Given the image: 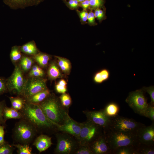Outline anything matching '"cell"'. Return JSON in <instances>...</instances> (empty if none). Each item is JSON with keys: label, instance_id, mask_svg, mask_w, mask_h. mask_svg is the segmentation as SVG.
<instances>
[{"label": "cell", "instance_id": "1", "mask_svg": "<svg viewBox=\"0 0 154 154\" xmlns=\"http://www.w3.org/2000/svg\"><path fill=\"white\" fill-rule=\"evenodd\" d=\"M20 112L23 118L32 124L37 132L41 129H51L55 126L46 117L38 104L25 101L24 106Z\"/></svg>", "mask_w": 154, "mask_h": 154}, {"label": "cell", "instance_id": "2", "mask_svg": "<svg viewBox=\"0 0 154 154\" xmlns=\"http://www.w3.org/2000/svg\"><path fill=\"white\" fill-rule=\"evenodd\" d=\"M38 105L46 117L55 126L56 124L63 123L68 114L54 96L50 94Z\"/></svg>", "mask_w": 154, "mask_h": 154}, {"label": "cell", "instance_id": "3", "mask_svg": "<svg viewBox=\"0 0 154 154\" xmlns=\"http://www.w3.org/2000/svg\"><path fill=\"white\" fill-rule=\"evenodd\" d=\"M107 141L112 151L123 146H135L138 143L135 133L129 131L108 129L105 132Z\"/></svg>", "mask_w": 154, "mask_h": 154}, {"label": "cell", "instance_id": "4", "mask_svg": "<svg viewBox=\"0 0 154 154\" xmlns=\"http://www.w3.org/2000/svg\"><path fill=\"white\" fill-rule=\"evenodd\" d=\"M37 132L32 124L22 118L15 123L13 130V137L18 143L29 145Z\"/></svg>", "mask_w": 154, "mask_h": 154}, {"label": "cell", "instance_id": "5", "mask_svg": "<svg viewBox=\"0 0 154 154\" xmlns=\"http://www.w3.org/2000/svg\"><path fill=\"white\" fill-rule=\"evenodd\" d=\"M105 134L104 129L88 121L82 123L81 128L78 139L82 145L89 146L101 136Z\"/></svg>", "mask_w": 154, "mask_h": 154}, {"label": "cell", "instance_id": "6", "mask_svg": "<svg viewBox=\"0 0 154 154\" xmlns=\"http://www.w3.org/2000/svg\"><path fill=\"white\" fill-rule=\"evenodd\" d=\"M145 125L144 124L138 122L133 119L124 117L118 115L110 118V122L108 129L129 131L136 134L139 128Z\"/></svg>", "mask_w": 154, "mask_h": 154}, {"label": "cell", "instance_id": "7", "mask_svg": "<svg viewBox=\"0 0 154 154\" xmlns=\"http://www.w3.org/2000/svg\"><path fill=\"white\" fill-rule=\"evenodd\" d=\"M26 79L19 65H16L11 76L6 79L8 91L21 96L23 92Z\"/></svg>", "mask_w": 154, "mask_h": 154}, {"label": "cell", "instance_id": "8", "mask_svg": "<svg viewBox=\"0 0 154 154\" xmlns=\"http://www.w3.org/2000/svg\"><path fill=\"white\" fill-rule=\"evenodd\" d=\"M142 88L130 92L125 100L135 113L143 116L149 104Z\"/></svg>", "mask_w": 154, "mask_h": 154}, {"label": "cell", "instance_id": "9", "mask_svg": "<svg viewBox=\"0 0 154 154\" xmlns=\"http://www.w3.org/2000/svg\"><path fill=\"white\" fill-rule=\"evenodd\" d=\"M46 80L41 77H28L26 79L21 96L25 100L32 96L47 89Z\"/></svg>", "mask_w": 154, "mask_h": 154}, {"label": "cell", "instance_id": "10", "mask_svg": "<svg viewBox=\"0 0 154 154\" xmlns=\"http://www.w3.org/2000/svg\"><path fill=\"white\" fill-rule=\"evenodd\" d=\"M57 144L55 149L56 153L68 154L72 153L76 147L75 141L70 136L64 134L56 135Z\"/></svg>", "mask_w": 154, "mask_h": 154}, {"label": "cell", "instance_id": "11", "mask_svg": "<svg viewBox=\"0 0 154 154\" xmlns=\"http://www.w3.org/2000/svg\"><path fill=\"white\" fill-rule=\"evenodd\" d=\"M84 114L88 120L102 127L105 132L108 129L110 118L106 114L103 109L98 111H86Z\"/></svg>", "mask_w": 154, "mask_h": 154}, {"label": "cell", "instance_id": "12", "mask_svg": "<svg viewBox=\"0 0 154 154\" xmlns=\"http://www.w3.org/2000/svg\"><path fill=\"white\" fill-rule=\"evenodd\" d=\"M55 126L59 130L72 135L78 139L81 129L82 123L76 122L68 114L62 124H56Z\"/></svg>", "mask_w": 154, "mask_h": 154}, {"label": "cell", "instance_id": "13", "mask_svg": "<svg viewBox=\"0 0 154 154\" xmlns=\"http://www.w3.org/2000/svg\"><path fill=\"white\" fill-rule=\"evenodd\" d=\"M136 136L140 143L154 146V122L149 126L145 125L137 131Z\"/></svg>", "mask_w": 154, "mask_h": 154}, {"label": "cell", "instance_id": "14", "mask_svg": "<svg viewBox=\"0 0 154 154\" xmlns=\"http://www.w3.org/2000/svg\"><path fill=\"white\" fill-rule=\"evenodd\" d=\"M89 146L93 154H112L105 134L98 138Z\"/></svg>", "mask_w": 154, "mask_h": 154}, {"label": "cell", "instance_id": "15", "mask_svg": "<svg viewBox=\"0 0 154 154\" xmlns=\"http://www.w3.org/2000/svg\"><path fill=\"white\" fill-rule=\"evenodd\" d=\"M45 0H3V2L13 9H24L37 6Z\"/></svg>", "mask_w": 154, "mask_h": 154}, {"label": "cell", "instance_id": "16", "mask_svg": "<svg viewBox=\"0 0 154 154\" xmlns=\"http://www.w3.org/2000/svg\"><path fill=\"white\" fill-rule=\"evenodd\" d=\"M52 144L50 137L46 135L41 134L36 138L33 145L40 153L47 149Z\"/></svg>", "mask_w": 154, "mask_h": 154}, {"label": "cell", "instance_id": "17", "mask_svg": "<svg viewBox=\"0 0 154 154\" xmlns=\"http://www.w3.org/2000/svg\"><path fill=\"white\" fill-rule=\"evenodd\" d=\"M50 94L49 90L47 89L32 96L26 99L25 101L30 103L38 104L46 99Z\"/></svg>", "mask_w": 154, "mask_h": 154}, {"label": "cell", "instance_id": "18", "mask_svg": "<svg viewBox=\"0 0 154 154\" xmlns=\"http://www.w3.org/2000/svg\"><path fill=\"white\" fill-rule=\"evenodd\" d=\"M20 49L22 52L31 56L36 54L39 52L34 40L29 42L20 46Z\"/></svg>", "mask_w": 154, "mask_h": 154}, {"label": "cell", "instance_id": "19", "mask_svg": "<svg viewBox=\"0 0 154 154\" xmlns=\"http://www.w3.org/2000/svg\"><path fill=\"white\" fill-rule=\"evenodd\" d=\"M47 73L48 78L52 80L62 78V74L58 64L54 61H52L50 63L48 68Z\"/></svg>", "mask_w": 154, "mask_h": 154}, {"label": "cell", "instance_id": "20", "mask_svg": "<svg viewBox=\"0 0 154 154\" xmlns=\"http://www.w3.org/2000/svg\"><path fill=\"white\" fill-rule=\"evenodd\" d=\"M3 117L6 121L10 119H21L23 118L20 112H19L12 108L5 106L3 112Z\"/></svg>", "mask_w": 154, "mask_h": 154}, {"label": "cell", "instance_id": "21", "mask_svg": "<svg viewBox=\"0 0 154 154\" xmlns=\"http://www.w3.org/2000/svg\"><path fill=\"white\" fill-rule=\"evenodd\" d=\"M33 60H34L32 57L23 55L20 60L19 66L23 73L30 71L33 65Z\"/></svg>", "mask_w": 154, "mask_h": 154}, {"label": "cell", "instance_id": "22", "mask_svg": "<svg viewBox=\"0 0 154 154\" xmlns=\"http://www.w3.org/2000/svg\"><path fill=\"white\" fill-rule=\"evenodd\" d=\"M103 110L106 114L108 117L111 118L118 115L119 108L117 103L111 102L108 104Z\"/></svg>", "mask_w": 154, "mask_h": 154}, {"label": "cell", "instance_id": "23", "mask_svg": "<svg viewBox=\"0 0 154 154\" xmlns=\"http://www.w3.org/2000/svg\"><path fill=\"white\" fill-rule=\"evenodd\" d=\"M32 57L40 66L42 67L46 66L50 59V56L48 54L40 52L32 56Z\"/></svg>", "mask_w": 154, "mask_h": 154}, {"label": "cell", "instance_id": "24", "mask_svg": "<svg viewBox=\"0 0 154 154\" xmlns=\"http://www.w3.org/2000/svg\"><path fill=\"white\" fill-rule=\"evenodd\" d=\"M57 60L58 65L62 71L64 73L68 74L71 68L70 61L67 59L58 56H56Z\"/></svg>", "mask_w": 154, "mask_h": 154}, {"label": "cell", "instance_id": "25", "mask_svg": "<svg viewBox=\"0 0 154 154\" xmlns=\"http://www.w3.org/2000/svg\"><path fill=\"white\" fill-rule=\"evenodd\" d=\"M110 75L109 71L106 69H104L95 74L94 77V80L96 83H101L108 79Z\"/></svg>", "mask_w": 154, "mask_h": 154}, {"label": "cell", "instance_id": "26", "mask_svg": "<svg viewBox=\"0 0 154 154\" xmlns=\"http://www.w3.org/2000/svg\"><path fill=\"white\" fill-rule=\"evenodd\" d=\"M9 98L11 102V108L17 111H20L23 108L25 100L22 97L17 96L16 97H9Z\"/></svg>", "mask_w": 154, "mask_h": 154}, {"label": "cell", "instance_id": "27", "mask_svg": "<svg viewBox=\"0 0 154 154\" xmlns=\"http://www.w3.org/2000/svg\"><path fill=\"white\" fill-rule=\"evenodd\" d=\"M137 154H154V146H150L138 142L135 146Z\"/></svg>", "mask_w": 154, "mask_h": 154}, {"label": "cell", "instance_id": "28", "mask_svg": "<svg viewBox=\"0 0 154 154\" xmlns=\"http://www.w3.org/2000/svg\"><path fill=\"white\" fill-rule=\"evenodd\" d=\"M112 154H137L135 146L129 145L119 147L114 150Z\"/></svg>", "mask_w": 154, "mask_h": 154}, {"label": "cell", "instance_id": "29", "mask_svg": "<svg viewBox=\"0 0 154 154\" xmlns=\"http://www.w3.org/2000/svg\"><path fill=\"white\" fill-rule=\"evenodd\" d=\"M22 56L20 46L15 45L12 47L10 56V59L13 63H15L20 60Z\"/></svg>", "mask_w": 154, "mask_h": 154}, {"label": "cell", "instance_id": "30", "mask_svg": "<svg viewBox=\"0 0 154 154\" xmlns=\"http://www.w3.org/2000/svg\"><path fill=\"white\" fill-rule=\"evenodd\" d=\"M44 75V72L40 66L35 64L33 65L29 71L28 77L42 78Z\"/></svg>", "mask_w": 154, "mask_h": 154}, {"label": "cell", "instance_id": "31", "mask_svg": "<svg viewBox=\"0 0 154 154\" xmlns=\"http://www.w3.org/2000/svg\"><path fill=\"white\" fill-rule=\"evenodd\" d=\"M17 148V152L19 154H32V149L28 144L17 143L13 145Z\"/></svg>", "mask_w": 154, "mask_h": 154}, {"label": "cell", "instance_id": "32", "mask_svg": "<svg viewBox=\"0 0 154 154\" xmlns=\"http://www.w3.org/2000/svg\"><path fill=\"white\" fill-rule=\"evenodd\" d=\"M14 149L13 146L5 142L0 145V154H12Z\"/></svg>", "mask_w": 154, "mask_h": 154}, {"label": "cell", "instance_id": "33", "mask_svg": "<svg viewBox=\"0 0 154 154\" xmlns=\"http://www.w3.org/2000/svg\"><path fill=\"white\" fill-rule=\"evenodd\" d=\"M60 99L63 107L68 108L71 105V99L68 94L66 93L62 94L60 97Z\"/></svg>", "mask_w": 154, "mask_h": 154}, {"label": "cell", "instance_id": "34", "mask_svg": "<svg viewBox=\"0 0 154 154\" xmlns=\"http://www.w3.org/2000/svg\"><path fill=\"white\" fill-rule=\"evenodd\" d=\"M143 116L149 118L152 122H154V106L149 104Z\"/></svg>", "mask_w": 154, "mask_h": 154}, {"label": "cell", "instance_id": "35", "mask_svg": "<svg viewBox=\"0 0 154 154\" xmlns=\"http://www.w3.org/2000/svg\"><path fill=\"white\" fill-rule=\"evenodd\" d=\"M144 92H147L150 96L151 102L150 104L154 106V86H150L149 87L144 86L142 88Z\"/></svg>", "mask_w": 154, "mask_h": 154}, {"label": "cell", "instance_id": "36", "mask_svg": "<svg viewBox=\"0 0 154 154\" xmlns=\"http://www.w3.org/2000/svg\"><path fill=\"white\" fill-rule=\"evenodd\" d=\"M6 106L5 100L0 102V124L5 127L6 126V121H5L3 117V110L5 108Z\"/></svg>", "mask_w": 154, "mask_h": 154}, {"label": "cell", "instance_id": "37", "mask_svg": "<svg viewBox=\"0 0 154 154\" xmlns=\"http://www.w3.org/2000/svg\"><path fill=\"white\" fill-rule=\"evenodd\" d=\"M76 154H93L89 146H85L80 147L75 153Z\"/></svg>", "mask_w": 154, "mask_h": 154}, {"label": "cell", "instance_id": "38", "mask_svg": "<svg viewBox=\"0 0 154 154\" xmlns=\"http://www.w3.org/2000/svg\"><path fill=\"white\" fill-rule=\"evenodd\" d=\"M8 91L6 84V79L0 77V95Z\"/></svg>", "mask_w": 154, "mask_h": 154}, {"label": "cell", "instance_id": "39", "mask_svg": "<svg viewBox=\"0 0 154 154\" xmlns=\"http://www.w3.org/2000/svg\"><path fill=\"white\" fill-rule=\"evenodd\" d=\"M89 6L92 8H98L102 5L103 1L102 0H89Z\"/></svg>", "mask_w": 154, "mask_h": 154}, {"label": "cell", "instance_id": "40", "mask_svg": "<svg viewBox=\"0 0 154 154\" xmlns=\"http://www.w3.org/2000/svg\"><path fill=\"white\" fill-rule=\"evenodd\" d=\"M55 89L56 91L59 93H65L67 91V86H62L58 83L55 85Z\"/></svg>", "mask_w": 154, "mask_h": 154}, {"label": "cell", "instance_id": "41", "mask_svg": "<svg viewBox=\"0 0 154 154\" xmlns=\"http://www.w3.org/2000/svg\"><path fill=\"white\" fill-rule=\"evenodd\" d=\"M88 13L85 10H84L81 12H79V17L81 21L83 22H85L87 21V17Z\"/></svg>", "mask_w": 154, "mask_h": 154}, {"label": "cell", "instance_id": "42", "mask_svg": "<svg viewBox=\"0 0 154 154\" xmlns=\"http://www.w3.org/2000/svg\"><path fill=\"white\" fill-rule=\"evenodd\" d=\"M94 13L95 17L99 20H101L104 17V14L103 11L99 8H97Z\"/></svg>", "mask_w": 154, "mask_h": 154}, {"label": "cell", "instance_id": "43", "mask_svg": "<svg viewBox=\"0 0 154 154\" xmlns=\"http://www.w3.org/2000/svg\"><path fill=\"white\" fill-rule=\"evenodd\" d=\"M5 127L0 124V145L3 144L5 141L4 139Z\"/></svg>", "mask_w": 154, "mask_h": 154}, {"label": "cell", "instance_id": "44", "mask_svg": "<svg viewBox=\"0 0 154 154\" xmlns=\"http://www.w3.org/2000/svg\"><path fill=\"white\" fill-rule=\"evenodd\" d=\"M95 16L94 13L92 11H90L88 14L87 17V21L90 24H94L95 22Z\"/></svg>", "mask_w": 154, "mask_h": 154}, {"label": "cell", "instance_id": "45", "mask_svg": "<svg viewBox=\"0 0 154 154\" xmlns=\"http://www.w3.org/2000/svg\"><path fill=\"white\" fill-rule=\"evenodd\" d=\"M68 6L70 8H77L79 5V2L77 0H70L68 2Z\"/></svg>", "mask_w": 154, "mask_h": 154}, {"label": "cell", "instance_id": "46", "mask_svg": "<svg viewBox=\"0 0 154 154\" xmlns=\"http://www.w3.org/2000/svg\"><path fill=\"white\" fill-rule=\"evenodd\" d=\"M80 5L84 10H86L90 6L89 0H85L80 3Z\"/></svg>", "mask_w": 154, "mask_h": 154}, {"label": "cell", "instance_id": "47", "mask_svg": "<svg viewBox=\"0 0 154 154\" xmlns=\"http://www.w3.org/2000/svg\"><path fill=\"white\" fill-rule=\"evenodd\" d=\"M78 2L80 3L84 1L85 0H77Z\"/></svg>", "mask_w": 154, "mask_h": 154}, {"label": "cell", "instance_id": "48", "mask_svg": "<svg viewBox=\"0 0 154 154\" xmlns=\"http://www.w3.org/2000/svg\"></svg>", "mask_w": 154, "mask_h": 154}]
</instances>
